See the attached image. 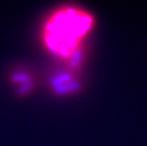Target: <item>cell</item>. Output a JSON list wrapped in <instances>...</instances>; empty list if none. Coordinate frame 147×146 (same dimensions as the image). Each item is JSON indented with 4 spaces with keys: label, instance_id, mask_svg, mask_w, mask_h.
Here are the masks:
<instances>
[{
    "label": "cell",
    "instance_id": "1",
    "mask_svg": "<svg viewBox=\"0 0 147 146\" xmlns=\"http://www.w3.org/2000/svg\"><path fill=\"white\" fill-rule=\"evenodd\" d=\"M91 25V19L85 13L72 9L59 11L46 28V44L58 57L71 58L80 38L86 34Z\"/></svg>",
    "mask_w": 147,
    "mask_h": 146
},
{
    "label": "cell",
    "instance_id": "3",
    "mask_svg": "<svg viewBox=\"0 0 147 146\" xmlns=\"http://www.w3.org/2000/svg\"><path fill=\"white\" fill-rule=\"evenodd\" d=\"M52 84H53V86L55 87L56 91L59 92H64L71 89L72 90V86H73V82L71 80V77L66 74L57 75L54 77Z\"/></svg>",
    "mask_w": 147,
    "mask_h": 146
},
{
    "label": "cell",
    "instance_id": "2",
    "mask_svg": "<svg viewBox=\"0 0 147 146\" xmlns=\"http://www.w3.org/2000/svg\"><path fill=\"white\" fill-rule=\"evenodd\" d=\"M12 83L17 87V91L20 94H25L31 90L32 88V80L30 76L24 71H15L11 76Z\"/></svg>",
    "mask_w": 147,
    "mask_h": 146
}]
</instances>
